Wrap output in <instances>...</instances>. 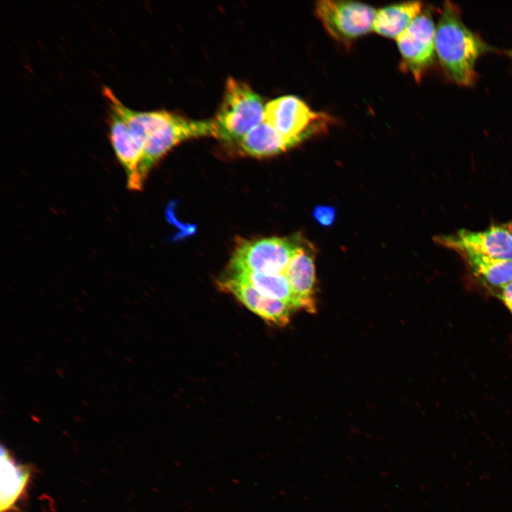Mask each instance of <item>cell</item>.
Returning <instances> with one entry per match:
<instances>
[{
    "mask_svg": "<svg viewBox=\"0 0 512 512\" xmlns=\"http://www.w3.org/2000/svg\"><path fill=\"white\" fill-rule=\"evenodd\" d=\"M127 123L143 149L137 173L139 191L153 166L177 144L215 134L213 120L188 119L166 110H132Z\"/></svg>",
    "mask_w": 512,
    "mask_h": 512,
    "instance_id": "6da1fadb",
    "label": "cell"
},
{
    "mask_svg": "<svg viewBox=\"0 0 512 512\" xmlns=\"http://www.w3.org/2000/svg\"><path fill=\"white\" fill-rule=\"evenodd\" d=\"M435 52L443 68L457 83L470 85L474 65L484 50L481 41L462 21L458 8L446 2L435 33Z\"/></svg>",
    "mask_w": 512,
    "mask_h": 512,
    "instance_id": "7a4b0ae2",
    "label": "cell"
},
{
    "mask_svg": "<svg viewBox=\"0 0 512 512\" xmlns=\"http://www.w3.org/2000/svg\"><path fill=\"white\" fill-rule=\"evenodd\" d=\"M265 105L261 97L247 84L229 78L213 120L214 137L225 142H239L263 121Z\"/></svg>",
    "mask_w": 512,
    "mask_h": 512,
    "instance_id": "3957f363",
    "label": "cell"
},
{
    "mask_svg": "<svg viewBox=\"0 0 512 512\" xmlns=\"http://www.w3.org/2000/svg\"><path fill=\"white\" fill-rule=\"evenodd\" d=\"M331 120L329 115L312 111L293 95L275 98L265 105L263 121L295 144L324 131Z\"/></svg>",
    "mask_w": 512,
    "mask_h": 512,
    "instance_id": "277c9868",
    "label": "cell"
},
{
    "mask_svg": "<svg viewBox=\"0 0 512 512\" xmlns=\"http://www.w3.org/2000/svg\"><path fill=\"white\" fill-rule=\"evenodd\" d=\"M301 247L289 239L274 237L244 240L237 246L230 267L233 272L284 274Z\"/></svg>",
    "mask_w": 512,
    "mask_h": 512,
    "instance_id": "5b68a950",
    "label": "cell"
},
{
    "mask_svg": "<svg viewBox=\"0 0 512 512\" xmlns=\"http://www.w3.org/2000/svg\"><path fill=\"white\" fill-rule=\"evenodd\" d=\"M376 11L369 5L351 1L323 0L315 8L329 34L346 44L373 30Z\"/></svg>",
    "mask_w": 512,
    "mask_h": 512,
    "instance_id": "8992f818",
    "label": "cell"
},
{
    "mask_svg": "<svg viewBox=\"0 0 512 512\" xmlns=\"http://www.w3.org/2000/svg\"><path fill=\"white\" fill-rule=\"evenodd\" d=\"M435 33L430 14L421 12L396 38L401 55L400 68L410 73L417 81L433 62Z\"/></svg>",
    "mask_w": 512,
    "mask_h": 512,
    "instance_id": "52a82bcc",
    "label": "cell"
},
{
    "mask_svg": "<svg viewBox=\"0 0 512 512\" xmlns=\"http://www.w3.org/2000/svg\"><path fill=\"white\" fill-rule=\"evenodd\" d=\"M512 221L496 224L482 231L461 229L437 235L434 240L455 252L472 251L495 258L512 260Z\"/></svg>",
    "mask_w": 512,
    "mask_h": 512,
    "instance_id": "ba28073f",
    "label": "cell"
},
{
    "mask_svg": "<svg viewBox=\"0 0 512 512\" xmlns=\"http://www.w3.org/2000/svg\"><path fill=\"white\" fill-rule=\"evenodd\" d=\"M219 286L269 324L285 326L289 323L292 311L294 309L287 304L266 297L251 286L232 277L221 281Z\"/></svg>",
    "mask_w": 512,
    "mask_h": 512,
    "instance_id": "9c48e42d",
    "label": "cell"
},
{
    "mask_svg": "<svg viewBox=\"0 0 512 512\" xmlns=\"http://www.w3.org/2000/svg\"><path fill=\"white\" fill-rule=\"evenodd\" d=\"M109 137L115 155L127 174V186L139 191L137 173L142 157V149L132 135L121 117L110 109Z\"/></svg>",
    "mask_w": 512,
    "mask_h": 512,
    "instance_id": "30bf717a",
    "label": "cell"
},
{
    "mask_svg": "<svg viewBox=\"0 0 512 512\" xmlns=\"http://www.w3.org/2000/svg\"><path fill=\"white\" fill-rule=\"evenodd\" d=\"M284 274L298 302L299 308L308 313H315L316 270L311 252L302 246L289 262Z\"/></svg>",
    "mask_w": 512,
    "mask_h": 512,
    "instance_id": "8fae6325",
    "label": "cell"
},
{
    "mask_svg": "<svg viewBox=\"0 0 512 512\" xmlns=\"http://www.w3.org/2000/svg\"><path fill=\"white\" fill-rule=\"evenodd\" d=\"M296 145L262 121L239 142L243 153L255 157L277 154Z\"/></svg>",
    "mask_w": 512,
    "mask_h": 512,
    "instance_id": "7c38bea8",
    "label": "cell"
},
{
    "mask_svg": "<svg viewBox=\"0 0 512 512\" xmlns=\"http://www.w3.org/2000/svg\"><path fill=\"white\" fill-rule=\"evenodd\" d=\"M420 1H409L383 7L376 11L373 30L380 36L396 39L422 12Z\"/></svg>",
    "mask_w": 512,
    "mask_h": 512,
    "instance_id": "4fadbf2b",
    "label": "cell"
},
{
    "mask_svg": "<svg viewBox=\"0 0 512 512\" xmlns=\"http://www.w3.org/2000/svg\"><path fill=\"white\" fill-rule=\"evenodd\" d=\"M30 476L28 466L17 463L6 449H1L0 511L6 512L25 489Z\"/></svg>",
    "mask_w": 512,
    "mask_h": 512,
    "instance_id": "5bb4252c",
    "label": "cell"
},
{
    "mask_svg": "<svg viewBox=\"0 0 512 512\" xmlns=\"http://www.w3.org/2000/svg\"><path fill=\"white\" fill-rule=\"evenodd\" d=\"M457 253L486 284L501 288L512 282V260L495 258L472 251Z\"/></svg>",
    "mask_w": 512,
    "mask_h": 512,
    "instance_id": "9a60e30c",
    "label": "cell"
},
{
    "mask_svg": "<svg viewBox=\"0 0 512 512\" xmlns=\"http://www.w3.org/2000/svg\"><path fill=\"white\" fill-rule=\"evenodd\" d=\"M233 273L232 277L247 284L262 295L282 301L294 310L299 309L298 302L284 274H257L246 272Z\"/></svg>",
    "mask_w": 512,
    "mask_h": 512,
    "instance_id": "2e32d148",
    "label": "cell"
},
{
    "mask_svg": "<svg viewBox=\"0 0 512 512\" xmlns=\"http://www.w3.org/2000/svg\"><path fill=\"white\" fill-rule=\"evenodd\" d=\"M314 219L322 226H331L336 218V210L331 206H317L313 210Z\"/></svg>",
    "mask_w": 512,
    "mask_h": 512,
    "instance_id": "e0dca14e",
    "label": "cell"
},
{
    "mask_svg": "<svg viewBox=\"0 0 512 512\" xmlns=\"http://www.w3.org/2000/svg\"><path fill=\"white\" fill-rule=\"evenodd\" d=\"M499 296L512 314V282L501 288Z\"/></svg>",
    "mask_w": 512,
    "mask_h": 512,
    "instance_id": "ac0fdd59",
    "label": "cell"
},
{
    "mask_svg": "<svg viewBox=\"0 0 512 512\" xmlns=\"http://www.w3.org/2000/svg\"><path fill=\"white\" fill-rule=\"evenodd\" d=\"M511 243H512V236H511Z\"/></svg>",
    "mask_w": 512,
    "mask_h": 512,
    "instance_id": "d6986e66",
    "label": "cell"
}]
</instances>
